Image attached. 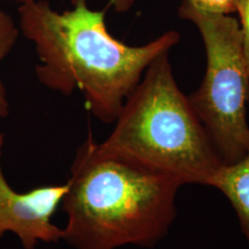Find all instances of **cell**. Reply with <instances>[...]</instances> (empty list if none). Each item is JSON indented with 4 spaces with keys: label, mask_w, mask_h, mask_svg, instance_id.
Here are the masks:
<instances>
[{
    "label": "cell",
    "mask_w": 249,
    "mask_h": 249,
    "mask_svg": "<svg viewBox=\"0 0 249 249\" xmlns=\"http://www.w3.org/2000/svg\"><path fill=\"white\" fill-rule=\"evenodd\" d=\"M62 240L74 249L151 248L177 217L174 180L99 148L91 134L70 167Z\"/></svg>",
    "instance_id": "obj_2"
},
{
    "label": "cell",
    "mask_w": 249,
    "mask_h": 249,
    "mask_svg": "<svg viewBox=\"0 0 249 249\" xmlns=\"http://www.w3.org/2000/svg\"><path fill=\"white\" fill-rule=\"evenodd\" d=\"M201 11L213 14L230 15L236 12L235 0H188Z\"/></svg>",
    "instance_id": "obj_8"
},
{
    "label": "cell",
    "mask_w": 249,
    "mask_h": 249,
    "mask_svg": "<svg viewBox=\"0 0 249 249\" xmlns=\"http://www.w3.org/2000/svg\"><path fill=\"white\" fill-rule=\"evenodd\" d=\"M169 53L149 65L98 145L181 186L211 187L224 161L177 85Z\"/></svg>",
    "instance_id": "obj_3"
},
{
    "label": "cell",
    "mask_w": 249,
    "mask_h": 249,
    "mask_svg": "<svg viewBox=\"0 0 249 249\" xmlns=\"http://www.w3.org/2000/svg\"><path fill=\"white\" fill-rule=\"evenodd\" d=\"M11 1L18 2V4H20V5H26V4H29V2L35 1V0H11Z\"/></svg>",
    "instance_id": "obj_10"
},
{
    "label": "cell",
    "mask_w": 249,
    "mask_h": 249,
    "mask_svg": "<svg viewBox=\"0 0 249 249\" xmlns=\"http://www.w3.org/2000/svg\"><path fill=\"white\" fill-rule=\"evenodd\" d=\"M236 12L240 17V31L242 40V51L249 71V0H235Z\"/></svg>",
    "instance_id": "obj_9"
},
{
    "label": "cell",
    "mask_w": 249,
    "mask_h": 249,
    "mask_svg": "<svg viewBox=\"0 0 249 249\" xmlns=\"http://www.w3.org/2000/svg\"><path fill=\"white\" fill-rule=\"evenodd\" d=\"M5 134L0 133V239L12 233L24 249L40 244L62 240V229L52 222L67 192L62 185L40 186L28 192H18L9 185L2 170Z\"/></svg>",
    "instance_id": "obj_5"
},
{
    "label": "cell",
    "mask_w": 249,
    "mask_h": 249,
    "mask_svg": "<svg viewBox=\"0 0 249 249\" xmlns=\"http://www.w3.org/2000/svg\"><path fill=\"white\" fill-rule=\"evenodd\" d=\"M57 12L46 0L18 8V29L35 48L37 80L50 90L71 96L80 91L86 107L104 124H113L124 101L158 55L180 40L174 30L141 46H130L108 33L107 8L91 9L88 0Z\"/></svg>",
    "instance_id": "obj_1"
},
{
    "label": "cell",
    "mask_w": 249,
    "mask_h": 249,
    "mask_svg": "<svg viewBox=\"0 0 249 249\" xmlns=\"http://www.w3.org/2000/svg\"><path fill=\"white\" fill-rule=\"evenodd\" d=\"M178 13L200 31L207 57L203 81L188 96L189 103L224 164H231L245 155L249 143V71L240 24L230 15L201 11L188 0Z\"/></svg>",
    "instance_id": "obj_4"
},
{
    "label": "cell",
    "mask_w": 249,
    "mask_h": 249,
    "mask_svg": "<svg viewBox=\"0 0 249 249\" xmlns=\"http://www.w3.org/2000/svg\"><path fill=\"white\" fill-rule=\"evenodd\" d=\"M20 29L13 18L0 9V66L4 59L11 53L18 38ZM11 113V105L7 97L5 85L0 76V121L5 120Z\"/></svg>",
    "instance_id": "obj_7"
},
{
    "label": "cell",
    "mask_w": 249,
    "mask_h": 249,
    "mask_svg": "<svg viewBox=\"0 0 249 249\" xmlns=\"http://www.w3.org/2000/svg\"><path fill=\"white\" fill-rule=\"evenodd\" d=\"M211 187L222 193L231 203L249 245V143L240 160L222 165Z\"/></svg>",
    "instance_id": "obj_6"
}]
</instances>
